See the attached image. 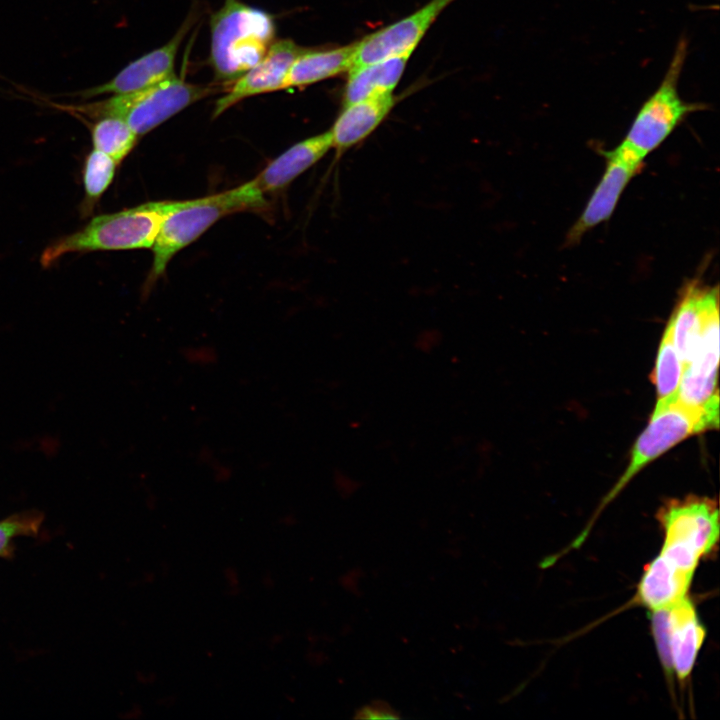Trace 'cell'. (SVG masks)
Returning <instances> with one entry per match:
<instances>
[{
    "label": "cell",
    "mask_w": 720,
    "mask_h": 720,
    "mask_svg": "<svg viewBox=\"0 0 720 720\" xmlns=\"http://www.w3.org/2000/svg\"><path fill=\"white\" fill-rule=\"evenodd\" d=\"M209 26V63L222 83L232 84L257 64L276 37L273 16L241 0H224Z\"/></svg>",
    "instance_id": "cell-1"
},
{
    "label": "cell",
    "mask_w": 720,
    "mask_h": 720,
    "mask_svg": "<svg viewBox=\"0 0 720 720\" xmlns=\"http://www.w3.org/2000/svg\"><path fill=\"white\" fill-rule=\"evenodd\" d=\"M172 201L148 202L119 212L94 217L80 230L51 243L40 263L50 267L74 253L152 248Z\"/></svg>",
    "instance_id": "cell-2"
},
{
    "label": "cell",
    "mask_w": 720,
    "mask_h": 720,
    "mask_svg": "<svg viewBox=\"0 0 720 720\" xmlns=\"http://www.w3.org/2000/svg\"><path fill=\"white\" fill-rule=\"evenodd\" d=\"M266 205L264 194L254 182L210 196L172 201L152 246L151 275H162L175 254L194 242L219 219L237 212L256 211Z\"/></svg>",
    "instance_id": "cell-3"
},
{
    "label": "cell",
    "mask_w": 720,
    "mask_h": 720,
    "mask_svg": "<svg viewBox=\"0 0 720 720\" xmlns=\"http://www.w3.org/2000/svg\"><path fill=\"white\" fill-rule=\"evenodd\" d=\"M213 92L209 86L190 83L174 74L147 88L71 106V109L96 119H122L139 137Z\"/></svg>",
    "instance_id": "cell-4"
},
{
    "label": "cell",
    "mask_w": 720,
    "mask_h": 720,
    "mask_svg": "<svg viewBox=\"0 0 720 720\" xmlns=\"http://www.w3.org/2000/svg\"><path fill=\"white\" fill-rule=\"evenodd\" d=\"M687 52L688 40L681 36L662 81L642 104L619 144L640 161L658 148L689 114L706 109L704 103L683 100L678 92Z\"/></svg>",
    "instance_id": "cell-5"
},
{
    "label": "cell",
    "mask_w": 720,
    "mask_h": 720,
    "mask_svg": "<svg viewBox=\"0 0 720 720\" xmlns=\"http://www.w3.org/2000/svg\"><path fill=\"white\" fill-rule=\"evenodd\" d=\"M658 519L664 531L660 555L678 569L693 575L699 560L717 546V503L699 496L671 499L659 510Z\"/></svg>",
    "instance_id": "cell-6"
},
{
    "label": "cell",
    "mask_w": 720,
    "mask_h": 720,
    "mask_svg": "<svg viewBox=\"0 0 720 720\" xmlns=\"http://www.w3.org/2000/svg\"><path fill=\"white\" fill-rule=\"evenodd\" d=\"M718 424L719 399L700 406L676 399L654 410L647 427L634 443L628 466L607 501L616 496L644 466L682 440L718 428Z\"/></svg>",
    "instance_id": "cell-7"
},
{
    "label": "cell",
    "mask_w": 720,
    "mask_h": 720,
    "mask_svg": "<svg viewBox=\"0 0 720 720\" xmlns=\"http://www.w3.org/2000/svg\"><path fill=\"white\" fill-rule=\"evenodd\" d=\"M652 627L664 666L685 679L705 637L694 606L686 597L670 607L654 610Z\"/></svg>",
    "instance_id": "cell-8"
},
{
    "label": "cell",
    "mask_w": 720,
    "mask_h": 720,
    "mask_svg": "<svg viewBox=\"0 0 720 720\" xmlns=\"http://www.w3.org/2000/svg\"><path fill=\"white\" fill-rule=\"evenodd\" d=\"M455 0H430L414 13L357 41L352 68L412 54L441 12Z\"/></svg>",
    "instance_id": "cell-9"
},
{
    "label": "cell",
    "mask_w": 720,
    "mask_h": 720,
    "mask_svg": "<svg viewBox=\"0 0 720 720\" xmlns=\"http://www.w3.org/2000/svg\"><path fill=\"white\" fill-rule=\"evenodd\" d=\"M719 321L718 287L693 279L683 287L668 323L683 366L691 359L707 329Z\"/></svg>",
    "instance_id": "cell-10"
},
{
    "label": "cell",
    "mask_w": 720,
    "mask_h": 720,
    "mask_svg": "<svg viewBox=\"0 0 720 720\" xmlns=\"http://www.w3.org/2000/svg\"><path fill=\"white\" fill-rule=\"evenodd\" d=\"M189 16L173 37L120 70L109 81L74 93L85 99L101 95H119L141 90L157 84L175 74V59L187 32L192 25Z\"/></svg>",
    "instance_id": "cell-11"
},
{
    "label": "cell",
    "mask_w": 720,
    "mask_h": 720,
    "mask_svg": "<svg viewBox=\"0 0 720 720\" xmlns=\"http://www.w3.org/2000/svg\"><path fill=\"white\" fill-rule=\"evenodd\" d=\"M603 154L606 158L605 171L582 214L568 232L566 243L569 245L577 243L586 232L611 217L624 189L642 167V161L620 146Z\"/></svg>",
    "instance_id": "cell-12"
},
{
    "label": "cell",
    "mask_w": 720,
    "mask_h": 720,
    "mask_svg": "<svg viewBox=\"0 0 720 720\" xmlns=\"http://www.w3.org/2000/svg\"><path fill=\"white\" fill-rule=\"evenodd\" d=\"M306 49L291 39L275 40L264 57L216 100L213 118L246 98L284 89L293 62Z\"/></svg>",
    "instance_id": "cell-13"
},
{
    "label": "cell",
    "mask_w": 720,
    "mask_h": 720,
    "mask_svg": "<svg viewBox=\"0 0 720 720\" xmlns=\"http://www.w3.org/2000/svg\"><path fill=\"white\" fill-rule=\"evenodd\" d=\"M719 321L705 332L691 359L683 366L677 399L700 406L719 399Z\"/></svg>",
    "instance_id": "cell-14"
},
{
    "label": "cell",
    "mask_w": 720,
    "mask_h": 720,
    "mask_svg": "<svg viewBox=\"0 0 720 720\" xmlns=\"http://www.w3.org/2000/svg\"><path fill=\"white\" fill-rule=\"evenodd\" d=\"M330 149L332 139L329 130L308 137L271 161L252 181L263 194L283 189L323 158Z\"/></svg>",
    "instance_id": "cell-15"
},
{
    "label": "cell",
    "mask_w": 720,
    "mask_h": 720,
    "mask_svg": "<svg viewBox=\"0 0 720 720\" xmlns=\"http://www.w3.org/2000/svg\"><path fill=\"white\" fill-rule=\"evenodd\" d=\"M396 102L391 93L343 105L329 130L332 149L341 154L362 142L389 115Z\"/></svg>",
    "instance_id": "cell-16"
},
{
    "label": "cell",
    "mask_w": 720,
    "mask_h": 720,
    "mask_svg": "<svg viewBox=\"0 0 720 720\" xmlns=\"http://www.w3.org/2000/svg\"><path fill=\"white\" fill-rule=\"evenodd\" d=\"M356 48L357 41L331 49L307 48L293 62L284 89L305 87L349 71Z\"/></svg>",
    "instance_id": "cell-17"
},
{
    "label": "cell",
    "mask_w": 720,
    "mask_h": 720,
    "mask_svg": "<svg viewBox=\"0 0 720 720\" xmlns=\"http://www.w3.org/2000/svg\"><path fill=\"white\" fill-rule=\"evenodd\" d=\"M411 54H402L350 69L343 105L391 94L399 83Z\"/></svg>",
    "instance_id": "cell-18"
},
{
    "label": "cell",
    "mask_w": 720,
    "mask_h": 720,
    "mask_svg": "<svg viewBox=\"0 0 720 720\" xmlns=\"http://www.w3.org/2000/svg\"><path fill=\"white\" fill-rule=\"evenodd\" d=\"M692 577L659 554L644 570L638 600L652 611L670 607L686 598Z\"/></svg>",
    "instance_id": "cell-19"
},
{
    "label": "cell",
    "mask_w": 720,
    "mask_h": 720,
    "mask_svg": "<svg viewBox=\"0 0 720 720\" xmlns=\"http://www.w3.org/2000/svg\"><path fill=\"white\" fill-rule=\"evenodd\" d=\"M682 372L683 364L673 342L671 326L667 323L651 375L657 396L654 410L677 399Z\"/></svg>",
    "instance_id": "cell-20"
},
{
    "label": "cell",
    "mask_w": 720,
    "mask_h": 720,
    "mask_svg": "<svg viewBox=\"0 0 720 720\" xmlns=\"http://www.w3.org/2000/svg\"><path fill=\"white\" fill-rule=\"evenodd\" d=\"M91 128L93 149L101 151L118 164L131 152L138 136L122 119L101 117Z\"/></svg>",
    "instance_id": "cell-21"
},
{
    "label": "cell",
    "mask_w": 720,
    "mask_h": 720,
    "mask_svg": "<svg viewBox=\"0 0 720 720\" xmlns=\"http://www.w3.org/2000/svg\"><path fill=\"white\" fill-rule=\"evenodd\" d=\"M119 164L107 154L93 149L86 157L83 167L85 197L82 212L89 214L102 194L113 181Z\"/></svg>",
    "instance_id": "cell-22"
},
{
    "label": "cell",
    "mask_w": 720,
    "mask_h": 720,
    "mask_svg": "<svg viewBox=\"0 0 720 720\" xmlns=\"http://www.w3.org/2000/svg\"><path fill=\"white\" fill-rule=\"evenodd\" d=\"M42 522L43 514L34 510L13 514L0 521V557L9 556L16 538L36 535Z\"/></svg>",
    "instance_id": "cell-23"
},
{
    "label": "cell",
    "mask_w": 720,
    "mask_h": 720,
    "mask_svg": "<svg viewBox=\"0 0 720 720\" xmlns=\"http://www.w3.org/2000/svg\"><path fill=\"white\" fill-rule=\"evenodd\" d=\"M184 360L198 367H209L218 360L216 348L209 344H194L186 346L182 352Z\"/></svg>",
    "instance_id": "cell-24"
},
{
    "label": "cell",
    "mask_w": 720,
    "mask_h": 720,
    "mask_svg": "<svg viewBox=\"0 0 720 720\" xmlns=\"http://www.w3.org/2000/svg\"><path fill=\"white\" fill-rule=\"evenodd\" d=\"M399 714L387 703L375 701L357 711L355 718L360 719H396Z\"/></svg>",
    "instance_id": "cell-25"
},
{
    "label": "cell",
    "mask_w": 720,
    "mask_h": 720,
    "mask_svg": "<svg viewBox=\"0 0 720 720\" xmlns=\"http://www.w3.org/2000/svg\"><path fill=\"white\" fill-rule=\"evenodd\" d=\"M223 578L226 591L229 595L236 596L241 592V577L235 567H225L223 570Z\"/></svg>",
    "instance_id": "cell-26"
},
{
    "label": "cell",
    "mask_w": 720,
    "mask_h": 720,
    "mask_svg": "<svg viewBox=\"0 0 720 720\" xmlns=\"http://www.w3.org/2000/svg\"><path fill=\"white\" fill-rule=\"evenodd\" d=\"M274 583H275V582H274V578H273V576H272L271 574H265V575L263 576L262 584H263L264 587H266V588H272L273 585H274Z\"/></svg>",
    "instance_id": "cell-27"
},
{
    "label": "cell",
    "mask_w": 720,
    "mask_h": 720,
    "mask_svg": "<svg viewBox=\"0 0 720 720\" xmlns=\"http://www.w3.org/2000/svg\"><path fill=\"white\" fill-rule=\"evenodd\" d=\"M280 641H281V637H280V635H277V639L271 640V643H272V645H278V644H280Z\"/></svg>",
    "instance_id": "cell-28"
}]
</instances>
